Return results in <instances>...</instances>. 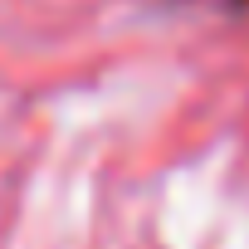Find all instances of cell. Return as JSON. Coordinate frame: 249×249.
<instances>
[{
  "label": "cell",
  "instance_id": "1",
  "mask_svg": "<svg viewBox=\"0 0 249 249\" xmlns=\"http://www.w3.org/2000/svg\"><path fill=\"white\" fill-rule=\"evenodd\" d=\"M176 5H210V10H225V15H239L249 0H176Z\"/></svg>",
  "mask_w": 249,
  "mask_h": 249
}]
</instances>
